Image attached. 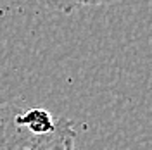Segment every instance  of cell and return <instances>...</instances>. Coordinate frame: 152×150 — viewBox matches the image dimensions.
Instances as JSON below:
<instances>
[{"instance_id":"cell-3","label":"cell","mask_w":152,"mask_h":150,"mask_svg":"<svg viewBox=\"0 0 152 150\" xmlns=\"http://www.w3.org/2000/svg\"><path fill=\"white\" fill-rule=\"evenodd\" d=\"M123 0H83V5H95V7H104V5H113L119 4Z\"/></svg>"},{"instance_id":"cell-1","label":"cell","mask_w":152,"mask_h":150,"mask_svg":"<svg viewBox=\"0 0 152 150\" xmlns=\"http://www.w3.org/2000/svg\"><path fill=\"white\" fill-rule=\"evenodd\" d=\"M0 150H78L76 131L45 109L0 103Z\"/></svg>"},{"instance_id":"cell-2","label":"cell","mask_w":152,"mask_h":150,"mask_svg":"<svg viewBox=\"0 0 152 150\" xmlns=\"http://www.w3.org/2000/svg\"><path fill=\"white\" fill-rule=\"evenodd\" d=\"M37 2L45 9L56 10L61 14H71L76 9L83 7V0H37Z\"/></svg>"}]
</instances>
